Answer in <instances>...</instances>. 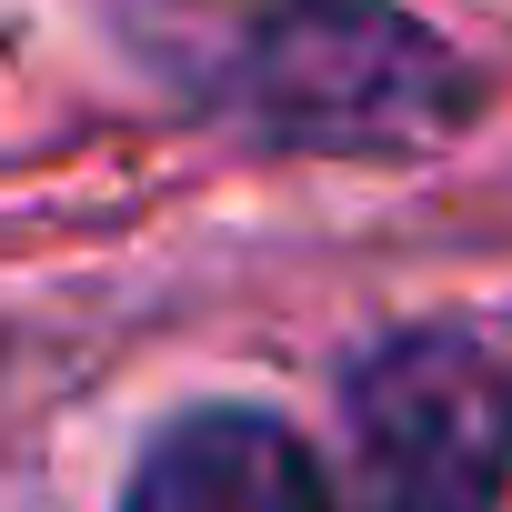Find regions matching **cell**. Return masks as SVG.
<instances>
[{"label":"cell","mask_w":512,"mask_h":512,"mask_svg":"<svg viewBox=\"0 0 512 512\" xmlns=\"http://www.w3.org/2000/svg\"><path fill=\"white\" fill-rule=\"evenodd\" d=\"M512 372L472 332H402L352 372V512H502Z\"/></svg>","instance_id":"obj_2"},{"label":"cell","mask_w":512,"mask_h":512,"mask_svg":"<svg viewBox=\"0 0 512 512\" xmlns=\"http://www.w3.org/2000/svg\"><path fill=\"white\" fill-rule=\"evenodd\" d=\"M221 91L262 141L322 161H412L482 111V71L392 0H262Z\"/></svg>","instance_id":"obj_1"},{"label":"cell","mask_w":512,"mask_h":512,"mask_svg":"<svg viewBox=\"0 0 512 512\" xmlns=\"http://www.w3.org/2000/svg\"><path fill=\"white\" fill-rule=\"evenodd\" d=\"M121 512H332V482L282 412L201 402L131 462Z\"/></svg>","instance_id":"obj_3"}]
</instances>
